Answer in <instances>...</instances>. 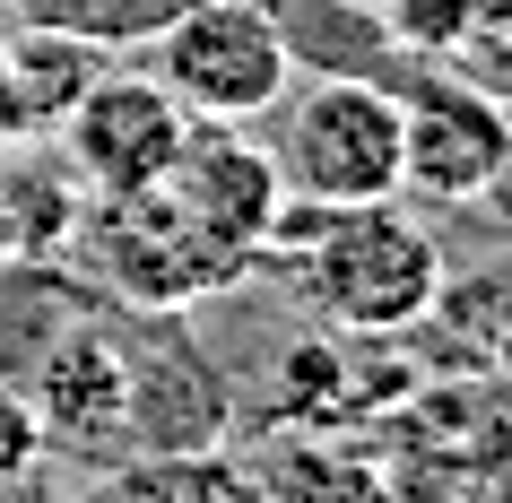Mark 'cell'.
Masks as SVG:
<instances>
[{"label": "cell", "instance_id": "cell-1", "mask_svg": "<svg viewBox=\"0 0 512 503\" xmlns=\"http://www.w3.org/2000/svg\"><path fill=\"white\" fill-rule=\"evenodd\" d=\"M270 252H287L313 295V313L330 330H356V339H400L443 304V243L400 209V200H374V209H304L287 200L270 226Z\"/></svg>", "mask_w": 512, "mask_h": 503}, {"label": "cell", "instance_id": "cell-2", "mask_svg": "<svg viewBox=\"0 0 512 503\" xmlns=\"http://www.w3.org/2000/svg\"><path fill=\"white\" fill-rule=\"evenodd\" d=\"M278 183L304 209L400 200V96L348 70H322L278 96Z\"/></svg>", "mask_w": 512, "mask_h": 503}, {"label": "cell", "instance_id": "cell-3", "mask_svg": "<svg viewBox=\"0 0 512 503\" xmlns=\"http://www.w3.org/2000/svg\"><path fill=\"white\" fill-rule=\"evenodd\" d=\"M148 70L183 96L191 122L252 131V122L278 113V96L296 87V44H287L270 0H191L183 18L157 27Z\"/></svg>", "mask_w": 512, "mask_h": 503}, {"label": "cell", "instance_id": "cell-4", "mask_svg": "<svg viewBox=\"0 0 512 503\" xmlns=\"http://www.w3.org/2000/svg\"><path fill=\"white\" fill-rule=\"evenodd\" d=\"M191 122L183 96L157 79V70H105V79L87 87L70 122H61V157L79 174L87 200H131V191H157L191 148Z\"/></svg>", "mask_w": 512, "mask_h": 503}, {"label": "cell", "instance_id": "cell-5", "mask_svg": "<svg viewBox=\"0 0 512 503\" xmlns=\"http://www.w3.org/2000/svg\"><path fill=\"white\" fill-rule=\"evenodd\" d=\"M512 165V105L486 96L478 79L426 70L400 96V191L417 200H486L495 174Z\"/></svg>", "mask_w": 512, "mask_h": 503}, {"label": "cell", "instance_id": "cell-6", "mask_svg": "<svg viewBox=\"0 0 512 503\" xmlns=\"http://www.w3.org/2000/svg\"><path fill=\"white\" fill-rule=\"evenodd\" d=\"M96 261H105L113 295H131V304H148V313H174V304H191V295L243 278V261H226L165 191L96 200Z\"/></svg>", "mask_w": 512, "mask_h": 503}, {"label": "cell", "instance_id": "cell-7", "mask_svg": "<svg viewBox=\"0 0 512 503\" xmlns=\"http://www.w3.org/2000/svg\"><path fill=\"white\" fill-rule=\"evenodd\" d=\"M27 408L44 425V451H70V460L131 451V347L96 321L44 339V356L27 373Z\"/></svg>", "mask_w": 512, "mask_h": 503}, {"label": "cell", "instance_id": "cell-8", "mask_svg": "<svg viewBox=\"0 0 512 503\" xmlns=\"http://www.w3.org/2000/svg\"><path fill=\"white\" fill-rule=\"evenodd\" d=\"M157 191L217 243V252H226V261H243V269L270 252V226H278V209H287L278 157H270V148H252L243 131H217V122L191 131L183 165H174Z\"/></svg>", "mask_w": 512, "mask_h": 503}, {"label": "cell", "instance_id": "cell-9", "mask_svg": "<svg viewBox=\"0 0 512 503\" xmlns=\"http://www.w3.org/2000/svg\"><path fill=\"white\" fill-rule=\"evenodd\" d=\"M226 417H235V399H226L217 365L191 339L131 347V451H139V460H191V451H217Z\"/></svg>", "mask_w": 512, "mask_h": 503}, {"label": "cell", "instance_id": "cell-10", "mask_svg": "<svg viewBox=\"0 0 512 503\" xmlns=\"http://www.w3.org/2000/svg\"><path fill=\"white\" fill-rule=\"evenodd\" d=\"M0 61H9V96H18V131L27 139L61 131L70 105L113 70L105 44H87V35H70V27H44V18L0 27Z\"/></svg>", "mask_w": 512, "mask_h": 503}, {"label": "cell", "instance_id": "cell-11", "mask_svg": "<svg viewBox=\"0 0 512 503\" xmlns=\"http://www.w3.org/2000/svg\"><path fill=\"white\" fill-rule=\"evenodd\" d=\"M0 209H9V243H18V261H44L61 243L79 235V174L70 157H35V139H9L0 148Z\"/></svg>", "mask_w": 512, "mask_h": 503}, {"label": "cell", "instance_id": "cell-12", "mask_svg": "<svg viewBox=\"0 0 512 503\" xmlns=\"http://www.w3.org/2000/svg\"><path fill=\"white\" fill-rule=\"evenodd\" d=\"M191 0H18V18H44V27H70L87 44H105V53H148L157 44L165 18H183Z\"/></svg>", "mask_w": 512, "mask_h": 503}, {"label": "cell", "instance_id": "cell-13", "mask_svg": "<svg viewBox=\"0 0 512 503\" xmlns=\"http://www.w3.org/2000/svg\"><path fill=\"white\" fill-rule=\"evenodd\" d=\"M374 9H382V35L400 53H417V61L469 53L486 35V18H495V0H374Z\"/></svg>", "mask_w": 512, "mask_h": 503}, {"label": "cell", "instance_id": "cell-14", "mask_svg": "<svg viewBox=\"0 0 512 503\" xmlns=\"http://www.w3.org/2000/svg\"><path fill=\"white\" fill-rule=\"evenodd\" d=\"M61 503H183V495H174V460L122 451V460H105V477H87L79 495H61Z\"/></svg>", "mask_w": 512, "mask_h": 503}, {"label": "cell", "instance_id": "cell-15", "mask_svg": "<svg viewBox=\"0 0 512 503\" xmlns=\"http://www.w3.org/2000/svg\"><path fill=\"white\" fill-rule=\"evenodd\" d=\"M35 460H44V425H35L27 391H9V382H0V495H9V486H27Z\"/></svg>", "mask_w": 512, "mask_h": 503}, {"label": "cell", "instance_id": "cell-16", "mask_svg": "<svg viewBox=\"0 0 512 503\" xmlns=\"http://www.w3.org/2000/svg\"><path fill=\"white\" fill-rule=\"evenodd\" d=\"M174 495L183 503H270L252 477H235L226 460H209V451H191V460H174Z\"/></svg>", "mask_w": 512, "mask_h": 503}, {"label": "cell", "instance_id": "cell-17", "mask_svg": "<svg viewBox=\"0 0 512 503\" xmlns=\"http://www.w3.org/2000/svg\"><path fill=\"white\" fill-rule=\"evenodd\" d=\"M9 139H27V131H18V96H9V61H0V148Z\"/></svg>", "mask_w": 512, "mask_h": 503}, {"label": "cell", "instance_id": "cell-18", "mask_svg": "<svg viewBox=\"0 0 512 503\" xmlns=\"http://www.w3.org/2000/svg\"><path fill=\"white\" fill-rule=\"evenodd\" d=\"M0 269H18V243H9V209H0Z\"/></svg>", "mask_w": 512, "mask_h": 503}, {"label": "cell", "instance_id": "cell-19", "mask_svg": "<svg viewBox=\"0 0 512 503\" xmlns=\"http://www.w3.org/2000/svg\"><path fill=\"white\" fill-rule=\"evenodd\" d=\"M495 191H512V165H504V174H495ZM495 209H512V200H495Z\"/></svg>", "mask_w": 512, "mask_h": 503}, {"label": "cell", "instance_id": "cell-20", "mask_svg": "<svg viewBox=\"0 0 512 503\" xmlns=\"http://www.w3.org/2000/svg\"><path fill=\"white\" fill-rule=\"evenodd\" d=\"M9 18H18V0H0V27H9Z\"/></svg>", "mask_w": 512, "mask_h": 503}]
</instances>
